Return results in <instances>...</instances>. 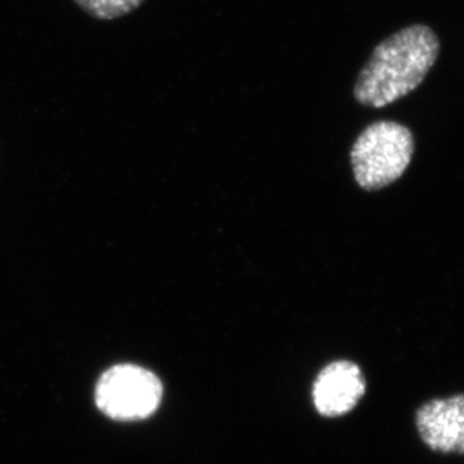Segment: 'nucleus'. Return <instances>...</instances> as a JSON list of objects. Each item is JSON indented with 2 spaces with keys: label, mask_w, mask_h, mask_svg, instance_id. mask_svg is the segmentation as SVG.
I'll return each mask as SVG.
<instances>
[{
  "label": "nucleus",
  "mask_w": 464,
  "mask_h": 464,
  "mask_svg": "<svg viewBox=\"0 0 464 464\" xmlns=\"http://www.w3.org/2000/svg\"><path fill=\"white\" fill-rule=\"evenodd\" d=\"M85 13L100 20L122 17L139 8L143 0H74Z\"/></svg>",
  "instance_id": "obj_6"
},
{
  "label": "nucleus",
  "mask_w": 464,
  "mask_h": 464,
  "mask_svg": "<svg viewBox=\"0 0 464 464\" xmlns=\"http://www.w3.org/2000/svg\"><path fill=\"white\" fill-rule=\"evenodd\" d=\"M415 151L411 130L392 121L368 125L352 148V165L357 184L379 190L397 181Z\"/></svg>",
  "instance_id": "obj_2"
},
{
  "label": "nucleus",
  "mask_w": 464,
  "mask_h": 464,
  "mask_svg": "<svg viewBox=\"0 0 464 464\" xmlns=\"http://www.w3.org/2000/svg\"><path fill=\"white\" fill-rule=\"evenodd\" d=\"M440 43L424 24L404 27L382 41L362 68L354 97L370 108H384L411 94L438 61Z\"/></svg>",
  "instance_id": "obj_1"
},
{
  "label": "nucleus",
  "mask_w": 464,
  "mask_h": 464,
  "mask_svg": "<svg viewBox=\"0 0 464 464\" xmlns=\"http://www.w3.org/2000/svg\"><path fill=\"white\" fill-rule=\"evenodd\" d=\"M163 386L142 366L116 365L106 371L95 389V401L116 420H145L160 406Z\"/></svg>",
  "instance_id": "obj_3"
},
{
  "label": "nucleus",
  "mask_w": 464,
  "mask_h": 464,
  "mask_svg": "<svg viewBox=\"0 0 464 464\" xmlns=\"http://www.w3.org/2000/svg\"><path fill=\"white\" fill-rule=\"evenodd\" d=\"M416 429L430 450L464 454V393L425 402L416 411Z\"/></svg>",
  "instance_id": "obj_4"
},
{
  "label": "nucleus",
  "mask_w": 464,
  "mask_h": 464,
  "mask_svg": "<svg viewBox=\"0 0 464 464\" xmlns=\"http://www.w3.org/2000/svg\"><path fill=\"white\" fill-rule=\"evenodd\" d=\"M365 377L356 363L332 362L315 379L314 404L320 415L336 418L352 411L365 395Z\"/></svg>",
  "instance_id": "obj_5"
}]
</instances>
